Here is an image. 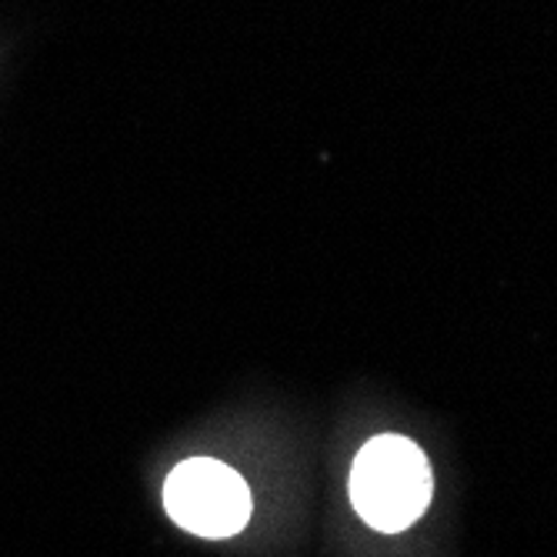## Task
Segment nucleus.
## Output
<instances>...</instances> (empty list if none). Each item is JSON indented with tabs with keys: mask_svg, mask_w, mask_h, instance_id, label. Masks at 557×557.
<instances>
[{
	"mask_svg": "<svg viewBox=\"0 0 557 557\" xmlns=\"http://www.w3.org/2000/svg\"><path fill=\"white\" fill-rule=\"evenodd\" d=\"M434 478L424 450L397 434L374 437L350 468V504L374 531L411 528L431 504Z\"/></svg>",
	"mask_w": 557,
	"mask_h": 557,
	"instance_id": "nucleus-1",
	"label": "nucleus"
},
{
	"mask_svg": "<svg viewBox=\"0 0 557 557\" xmlns=\"http://www.w3.org/2000/svg\"><path fill=\"white\" fill-rule=\"evenodd\" d=\"M164 508L171 521L197 537H231L250 521V494L234 468L214 458H190L171 471Z\"/></svg>",
	"mask_w": 557,
	"mask_h": 557,
	"instance_id": "nucleus-2",
	"label": "nucleus"
}]
</instances>
